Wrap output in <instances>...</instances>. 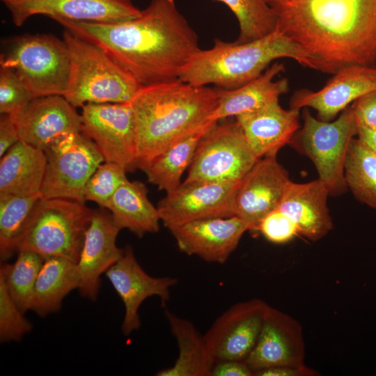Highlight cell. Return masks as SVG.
I'll list each match as a JSON object with an SVG mask.
<instances>
[{
  "mask_svg": "<svg viewBox=\"0 0 376 376\" xmlns=\"http://www.w3.org/2000/svg\"><path fill=\"white\" fill-rule=\"evenodd\" d=\"M224 3L235 15L240 27L237 42L263 38L276 29L277 17L272 0H213Z\"/></svg>",
  "mask_w": 376,
  "mask_h": 376,
  "instance_id": "d6a6232c",
  "label": "cell"
},
{
  "mask_svg": "<svg viewBox=\"0 0 376 376\" xmlns=\"http://www.w3.org/2000/svg\"><path fill=\"white\" fill-rule=\"evenodd\" d=\"M32 323L10 296L0 279V340L1 343L19 341L31 331Z\"/></svg>",
  "mask_w": 376,
  "mask_h": 376,
  "instance_id": "e575fe53",
  "label": "cell"
},
{
  "mask_svg": "<svg viewBox=\"0 0 376 376\" xmlns=\"http://www.w3.org/2000/svg\"><path fill=\"white\" fill-rule=\"evenodd\" d=\"M347 187L360 202L376 209V154L352 139L345 163Z\"/></svg>",
  "mask_w": 376,
  "mask_h": 376,
  "instance_id": "4dcf8cb0",
  "label": "cell"
},
{
  "mask_svg": "<svg viewBox=\"0 0 376 376\" xmlns=\"http://www.w3.org/2000/svg\"><path fill=\"white\" fill-rule=\"evenodd\" d=\"M16 26L34 15L52 19L111 23L128 20L141 15L132 0H1Z\"/></svg>",
  "mask_w": 376,
  "mask_h": 376,
  "instance_id": "5bb4252c",
  "label": "cell"
},
{
  "mask_svg": "<svg viewBox=\"0 0 376 376\" xmlns=\"http://www.w3.org/2000/svg\"><path fill=\"white\" fill-rule=\"evenodd\" d=\"M329 195L319 179L305 183L290 181L276 208L296 224L299 235L316 242L334 226L327 206Z\"/></svg>",
  "mask_w": 376,
  "mask_h": 376,
  "instance_id": "603a6c76",
  "label": "cell"
},
{
  "mask_svg": "<svg viewBox=\"0 0 376 376\" xmlns=\"http://www.w3.org/2000/svg\"><path fill=\"white\" fill-rule=\"evenodd\" d=\"M127 170L111 162H102L88 178L84 191L85 201L106 209L118 188L126 180Z\"/></svg>",
  "mask_w": 376,
  "mask_h": 376,
  "instance_id": "836d02e7",
  "label": "cell"
},
{
  "mask_svg": "<svg viewBox=\"0 0 376 376\" xmlns=\"http://www.w3.org/2000/svg\"><path fill=\"white\" fill-rule=\"evenodd\" d=\"M70 72L65 98L75 107L88 103L130 102L141 87L101 47L68 29L63 35Z\"/></svg>",
  "mask_w": 376,
  "mask_h": 376,
  "instance_id": "5b68a950",
  "label": "cell"
},
{
  "mask_svg": "<svg viewBox=\"0 0 376 376\" xmlns=\"http://www.w3.org/2000/svg\"><path fill=\"white\" fill-rule=\"evenodd\" d=\"M0 67L12 70L33 98L65 94L70 60L63 40L49 34H24L6 42Z\"/></svg>",
  "mask_w": 376,
  "mask_h": 376,
  "instance_id": "52a82bcc",
  "label": "cell"
},
{
  "mask_svg": "<svg viewBox=\"0 0 376 376\" xmlns=\"http://www.w3.org/2000/svg\"><path fill=\"white\" fill-rule=\"evenodd\" d=\"M375 89L376 65H348L336 71L318 91H295L290 100V108H312L319 120L332 121L357 99Z\"/></svg>",
  "mask_w": 376,
  "mask_h": 376,
  "instance_id": "e0dca14e",
  "label": "cell"
},
{
  "mask_svg": "<svg viewBox=\"0 0 376 376\" xmlns=\"http://www.w3.org/2000/svg\"><path fill=\"white\" fill-rule=\"evenodd\" d=\"M317 371L305 364L280 366L258 370L254 376H315Z\"/></svg>",
  "mask_w": 376,
  "mask_h": 376,
  "instance_id": "60d3db41",
  "label": "cell"
},
{
  "mask_svg": "<svg viewBox=\"0 0 376 376\" xmlns=\"http://www.w3.org/2000/svg\"><path fill=\"white\" fill-rule=\"evenodd\" d=\"M291 180L276 155L260 158L241 180L236 190L234 214L244 221L252 234L262 219L275 210Z\"/></svg>",
  "mask_w": 376,
  "mask_h": 376,
  "instance_id": "2e32d148",
  "label": "cell"
},
{
  "mask_svg": "<svg viewBox=\"0 0 376 376\" xmlns=\"http://www.w3.org/2000/svg\"><path fill=\"white\" fill-rule=\"evenodd\" d=\"M276 29L327 73L376 65V0H281L273 3Z\"/></svg>",
  "mask_w": 376,
  "mask_h": 376,
  "instance_id": "7a4b0ae2",
  "label": "cell"
},
{
  "mask_svg": "<svg viewBox=\"0 0 376 376\" xmlns=\"http://www.w3.org/2000/svg\"><path fill=\"white\" fill-rule=\"evenodd\" d=\"M40 195L0 194V258L6 262L18 245Z\"/></svg>",
  "mask_w": 376,
  "mask_h": 376,
  "instance_id": "f546056e",
  "label": "cell"
},
{
  "mask_svg": "<svg viewBox=\"0 0 376 376\" xmlns=\"http://www.w3.org/2000/svg\"><path fill=\"white\" fill-rule=\"evenodd\" d=\"M218 121L208 120L194 132L172 144L155 157L142 171L148 181L159 190L171 192L178 187L205 134Z\"/></svg>",
  "mask_w": 376,
  "mask_h": 376,
  "instance_id": "f1b7e54d",
  "label": "cell"
},
{
  "mask_svg": "<svg viewBox=\"0 0 376 376\" xmlns=\"http://www.w3.org/2000/svg\"><path fill=\"white\" fill-rule=\"evenodd\" d=\"M210 376H254L244 361L223 360L217 361Z\"/></svg>",
  "mask_w": 376,
  "mask_h": 376,
  "instance_id": "ab89813d",
  "label": "cell"
},
{
  "mask_svg": "<svg viewBox=\"0 0 376 376\" xmlns=\"http://www.w3.org/2000/svg\"><path fill=\"white\" fill-rule=\"evenodd\" d=\"M258 233L274 244L288 242L299 235L296 224L277 208L262 219L258 227Z\"/></svg>",
  "mask_w": 376,
  "mask_h": 376,
  "instance_id": "8d00e7d4",
  "label": "cell"
},
{
  "mask_svg": "<svg viewBox=\"0 0 376 376\" xmlns=\"http://www.w3.org/2000/svg\"><path fill=\"white\" fill-rule=\"evenodd\" d=\"M42 198H60L85 203V185L104 158L93 141L81 132L57 139L44 150Z\"/></svg>",
  "mask_w": 376,
  "mask_h": 376,
  "instance_id": "30bf717a",
  "label": "cell"
},
{
  "mask_svg": "<svg viewBox=\"0 0 376 376\" xmlns=\"http://www.w3.org/2000/svg\"><path fill=\"white\" fill-rule=\"evenodd\" d=\"M80 132L91 139L104 162L127 171L136 169V130L130 102L88 103L81 107Z\"/></svg>",
  "mask_w": 376,
  "mask_h": 376,
  "instance_id": "8fae6325",
  "label": "cell"
},
{
  "mask_svg": "<svg viewBox=\"0 0 376 376\" xmlns=\"http://www.w3.org/2000/svg\"><path fill=\"white\" fill-rule=\"evenodd\" d=\"M77 263L62 257L45 258L31 297L28 311L40 317L58 312L64 298L79 286Z\"/></svg>",
  "mask_w": 376,
  "mask_h": 376,
  "instance_id": "83f0119b",
  "label": "cell"
},
{
  "mask_svg": "<svg viewBox=\"0 0 376 376\" xmlns=\"http://www.w3.org/2000/svg\"><path fill=\"white\" fill-rule=\"evenodd\" d=\"M63 95L33 99L14 118L19 139L44 151L61 137L80 132L79 114Z\"/></svg>",
  "mask_w": 376,
  "mask_h": 376,
  "instance_id": "44dd1931",
  "label": "cell"
},
{
  "mask_svg": "<svg viewBox=\"0 0 376 376\" xmlns=\"http://www.w3.org/2000/svg\"><path fill=\"white\" fill-rule=\"evenodd\" d=\"M105 275L123 303L125 314L121 329L125 336L139 329V309L141 304L147 298L156 296L165 307L170 299L171 288L178 283L175 277H155L148 274L138 262L130 246L123 249L120 258Z\"/></svg>",
  "mask_w": 376,
  "mask_h": 376,
  "instance_id": "9a60e30c",
  "label": "cell"
},
{
  "mask_svg": "<svg viewBox=\"0 0 376 376\" xmlns=\"http://www.w3.org/2000/svg\"><path fill=\"white\" fill-rule=\"evenodd\" d=\"M258 159L236 120L218 121L201 139L185 181H240Z\"/></svg>",
  "mask_w": 376,
  "mask_h": 376,
  "instance_id": "9c48e42d",
  "label": "cell"
},
{
  "mask_svg": "<svg viewBox=\"0 0 376 376\" xmlns=\"http://www.w3.org/2000/svg\"><path fill=\"white\" fill-rule=\"evenodd\" d=\"M220 88L197 86L176 79L141 86L130 101L136 130V169L208 120Z\"/></svg>",
  "mask_w": 376,
  "mask_h": 376,
  "instance_id": "3957f363",
  "label": "cell"
},
{
  "mask_svg": "<svg viewBox=\"0 0 376 376\" xmlns=\"http://www.w3.org/2000/svg\"><path fill=\"white\" fill-rule=\"evenodd\" d=\"M46 168L43 150L19 140L0 159V194L40 195Z\"/></svg>",
  "mask_w": 376,
  "mask_h": 376,
  "instance_id": "d4e9b609",
  "label": "cell"
},
{
  "mask_svg": "<svg viewBox=\"0 0 376 376\" xmlns=\"http://www.w3.org/2000/svg\"><path fill=\"white\" fill-rule=\"evenodd\" d=\"M17 253L13 263L1 262L0 279L11 298L25 313L45 258L31 251L22 250Z\"/></svg>",
  "mask_w": 376,
  "mask_h": 376,
  "instance_id": "1f68e13d",
  "label": "cell"
},
{
  "mask_svg": "<svg viewBox=\"0 0 376 376\" xmlns=\"http://www.w3.org/2000/svg\"><path fill=\"white\" fill-rule=\"evenodd\" d=\"M31 93L14 71L0 67V113L13 118L33 100Z\"/></svg>",
  "mask_w": 376,
  "mask_h": 376,
  "instance_id": "d590c367",
  "label": "cell"
},
{
  "mask_svg": "<svg viewBox=\"0 0 376 376\" xmlns=\"http://www.w3.org/2000/svg\"><path fill=\"white\" fill-rule=\"evenodd\" d=\"M169 230L182 252L207 263L223 264L249 231V226L233 216L198 219Z\"/></svg>",
  "mask_w": 376,
  "mask_h": 376,
  "instance_id": "ac0fdd59",
  "label": "cell"
},
{
  "mask_svg": "<svg viewBox=\"0 0 376 376\" xmlns=\"http://www.w3.org/2000/svg\"><path fill=\"white\" fill-rule=\"evenodd\" d=\"M269 306L254 298L233 305L215 320L204 337L216 362L246 359L258 339Z\"/></svg>",
  "mask_w": 376,
  "mask_h": 376,
  "instance_id": "4fadbf2b",
  "label": "cell"
},
{
  "mask_svg": "<svg viewBox=\"0 0 376 376\" xmlns=\"http://www.w3.org/2000/svg\"><path fill=\"white\" fill-rule=\"evenodd\" d=\"M17 127L13 118L1 114L0 157L19 141Z\"/></svg>",
  "mask_w": 376,
  "mask_h": 376,
  "instance_id": "f35d334b",
  "label": "cell"
},
{
  "mask_svg": "<svg viewBox=\"0 0 376 376\" xmlns=\"http://www.w3.org/2000/svg\"><path fill=\"white\" fill-rule=\"evenodd\" d=\"M272 1H273V3H275V2L280 1H281V0H272Z\"/></svg>",
  "mask_w": 376,
  "mask_h": 376,
  "instance_id": "7bdbcfd3",
  "label": "cell"
},
{
  "mask_svg": "<svg viewBox=\"0 0 376 376\" xmlns=\"http://www.w3.org/2000/svg\"><path fill=\"white\" fill-rule=\"evenodd\" d=\"M357 126L376 128V89L351 104Z\"/></svg>",
  "mask_w": 376,
  "mask_h": 376,
  "instance_id": "74e56055",
  "label": "cell"
},
{
  "mask_svg": "<svg viewBox=\"0 0 376 376\" xmlns=\"http://www.w3.org/2000/svg\"><path fill=\"white\" fill-rule=\"evenodd\" d=\"M291 58L301 65L326 72L324 66L277 29L245 42L215 39L200 49L182 70L179 79L197 86L213 84L224 90L239 88L260 75L275 60Z\"/></svg>",
  "mask_w": 376,
  "mask_h": 376,
  "instance_id": "277c9868",
  "label": "cell"
},
{
  "mask_svg": "<svg viewBox=\"0 0 376 376\" xmlns=\"http://www.w3.org/2000/svg\"><path fill=\"white\" fill-rule=\"evenodd\" d=\"M284 71V64L275 62L258 77L239 88L232 90L220 88L218 104L208 120L220 121L279 101L280 96L289 91L288 79L274 80Z\"/></svg>",
  "mask_w": 376,
  "mask_h": 376,
  "instance_id": "cb8c5ba5",
  "label": "cell"
},
{
  "mask_svg": "<svg viewBox=\"0 0 376 376\" xmlns=\"http://www.w3.org/2000/svg\"><path fill=\"white\" fill-rule=\"evenodd\" d=\"M53 19L101 47L141 86L178 79L201 49L175 0H151L139 16L118 22Z\"/></svg>",
  "mask_w": 376,
  "mask_h": 376,
  "instance_id": "6da1fadb",
  "label": "cell"
},
{
  "mask_svg": "<svg viewBox=\"0 0 376 376\" xmlns=\"http://www.w3.org/2000/svg\"><path fill=\"white\" fill-rule=\"evenodd\" d=\"M93 210L85 233L78 262L80 295L91 301L97 299L101 276L122 256L123 249L116 244L120 229L109 211Z\"/></svg>",
  "mask_w": 376,
  "mask_h": 376,
  "instance_id": "ffe728a7",
  "label": "cell"
},
{
  "mask_svg": "<svg viewBox=\"0 0 376 376\" xmlns=\"http://www.w3.org/2000/svg\"><path fill=\"white\" fill-rule=\"evenodd\" d=\"M240 181H184L159 201L161 222L170 229L198 219L235 216L234 198Z\"/></svg>",
  "mask_w": 376,
  "mask_h": 376,
  "instance_id": "7c38bea8",
  "label": "cell"
},
{
  "mask_svg": "<svg viewBox=\"0 0 376 376\" xmlns=\"http://www.w3.org/2000/svg\"><path fill=\"white\" fill-rule=\"evenodd\" d=\"M305 344L301 324L290 315L269 306L258 339L246 359L256 371L280 366L304 364Z\"/></svg>",
  "mask_w": 376,
  "mask_h": 376,
  "instance_id": "d6986e66",
  "label": "cell"
},
{
  "mask_svg": "<svg viewBox=\"0 0 376 376\" xmlns=\"http://www.w3.org/2000/svg\"><path fill=\"white\" fill-rule=\"evenodd\" d=\"M115 225L127 229L139 237L157 233L161 221L158 210L150 201L146 185L139 181L124 182L106 208Z\"/></svg>",
  "mask_w": 376,
  "mask_h": 376,
  "instance_id": "4316f807",
  "label": "cell"
},
{
  "mask_svg": "<svg viewBox=\"0 0 376 376\" xmlns=\"http://www.w3.org/2000/svg\"><path fill=\"white\" fill-rule=\"evenodd\" d=\"M357 139L376 154V128L358 126Z\"/></svg>",
  "mask_w": 376,
  "mask_h": 376,
  "instance_id": "b9f144b4",
  "label": "cell"
},
{
  "mask_svg": "<svg viewBox=\"0 0 376 376\" xmlns=\"http://www.w3.org/2000/svg\"><path fill=\"white\" fill-rule=\"evenodd\" d=\"M303 125L290 145L313 163L319 180L327 187L330 195L342 194L347 188L345 163L350 143L357 134V123L351 104L332 121L313 116L303 108Z\"/></svg>",
  "mask_w": 376,
  "mask_h": 376,
  "instance_id": "ba28073f",
  "label": "cell"
},
{
  "mask_svg": "<svg viewBox=\"0 0 376 376\" xmlns=\"http://www.w3.org/2000/svg\"><path fill=\"white\" fill-rule=\"evenodd\" d=\"M235 118L259 159L276 155L299 129V110L284 109L279 101Z\"/></svg>",
  "mask_w": 376,
  "mask_h": 376,
  "instance_id": "7402d4cb",
  "label": "cell"
},
{
  "mask_svg": "<svg viewBox=\"0 0 376 376\" xmlns=\"http://www.w3.org/2000/svg\"><path fill=\"white\" fill-rule=\"evenodd\" d=\"M170 330L178 347V357L157 376H210L215 359L202 335L189 320L165 311Z\"/></svg>",
  "mask_w": 376,
  "mask_h": 376,
  "instance_id": "484cf974",
  "label": "cell"
},
{
  "mask_svg": "<svg viewBox=\"0 0 376 376\" xmlns=\"http://www.w3.org/2000/svg\"><path fill=\"white\" fill-rule=\"evenodd\" d=\"M93 210L85 203L60 198L36 203L18 245L44 258L62 257L77 263Z\"/></svg>",
  "mask_w": 376,
  "mask_h": 376,
  "instance_id": "8992f818",
  "label": "cell"
}]
</instances>
